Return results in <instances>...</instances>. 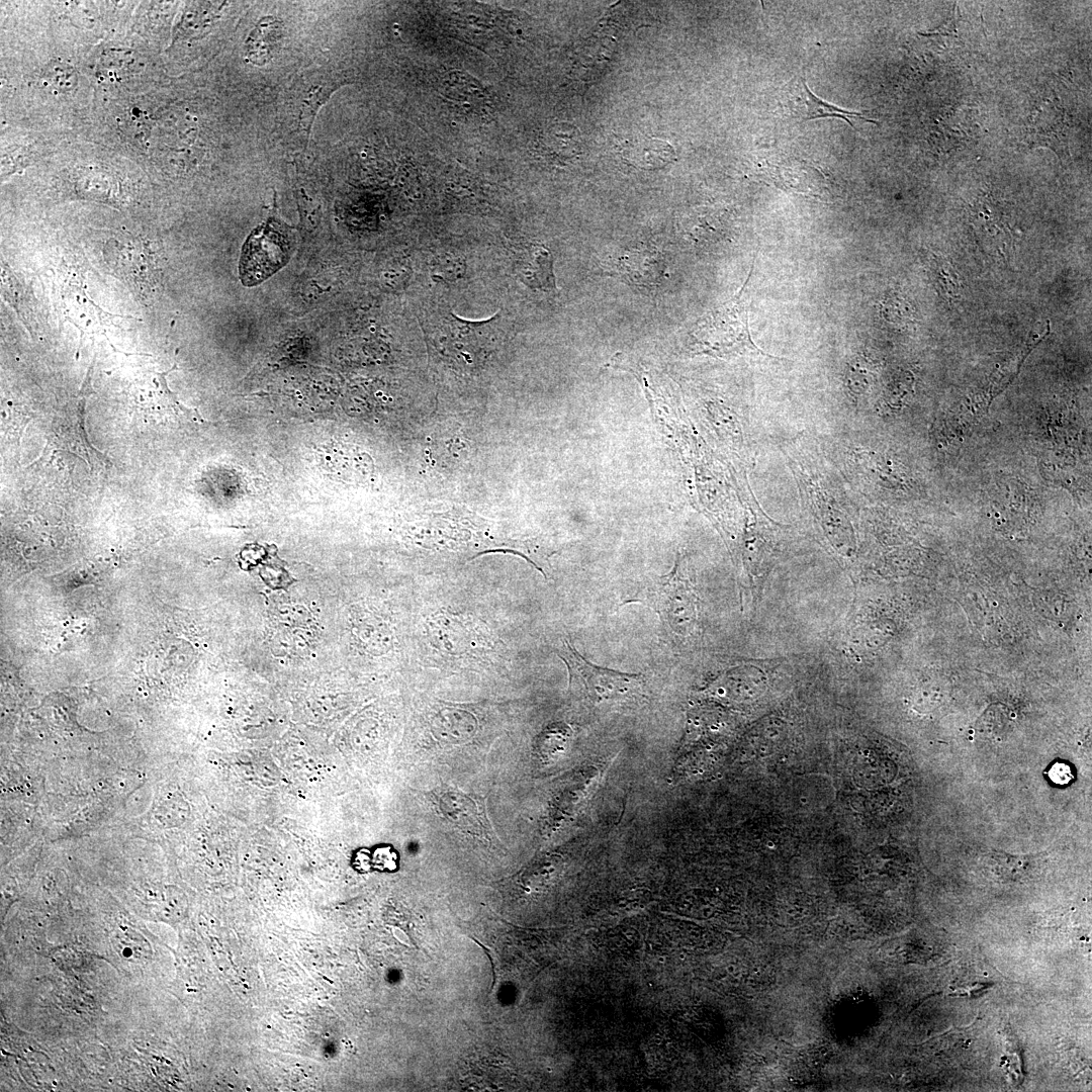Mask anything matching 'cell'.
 I'll return each mask as SVG.
<instances>
[{
    "label": "cell",
    "mask_w": 1092,
    "mask_h": 1092,
    "mask_svg": "<svg viewBox=\"0 0 1092 1092\" xmlns=\"http://www.w3.org/2000/svg\"><path fill=\"white\" fill-rule=\"evenodd\" d=\"M290 241L286 229L274 218L255 229L247 239L240 260V278L254 286L283 267L289 259Z\"/></svg>",
    "instance_id": "5"
},
{
    "label": "cell",
    "mask_w": 1092,
    "mask_h": 1092,
    "mask_svg": "<svg viewBox=\"0 0 1092 1092\" xmlns=\"http://www.w3.org/2000/svg\"><path fill=\"white\" fill-rule=\"evenodd\" d=\"M185 10L179 25V31L181 34H197L201 30L205 29L216 16V6L209 5L210 3L198 2L191 3Z\"/></svg>",
    "instance_id": "15"
},
{
    "label": "cell",
    "mask_w": 1092,
    "mask_h": 1092,
    "mask_svg": "<svg viewBox=\"0 0 1092 1092\" xmlns=\"http://www.w3.org/2000/svg\"><path fill=\"white\" fill-rule=\"evenodd\" d=\"M569 671L570 685L579 684L593 701L623 698L638 691L643 682L640 673L621 672L598 666L564 641L558 652Z\"/></svg>",
    "instance_id": "6"
},
{
    "label": "cell",
    "mask_w": 1092,
    "mask_h": 1092,
    "mask_svg": "<svg viewBox=\"0 0 1092 1092\" xmlns=\"http://www.w3.org/2000/svg\"><path fill=\"white\" fill-rule=\"evenodd\" d=\"M444 95L465 112H480L485 107L486 96L483 89L470 76L453 72L443 81Z\"/></svg>",
    "instance_id": "11"
},
{
    "label": "cell",
    "mask_w": 1092,
    "mask_h": 1092,
    "mask_svg": "<svg viewBox=\"0 0 1092 1092\" xmlns=\"http://www.w3.org/2000/svg\"><path fill=\"white\" fill-rule=\"evenodd\" d=\"M1050 779L1059 785L1068 784L1072 778L1071 767L1063 762H1056L1049 771Z\"/></svg>",
    "instance_id": "18"
},
{
    "label": "cell",
    "mask_w": 1092,
    "mask_h": 1092,
    "mask_svg": "<svg viewBox=\"0 0 1092 1092\" xmlns=\"http://www.w3.org/2000/svg\"><path fill=\"white\" fill-rule=\"evenodd\" d=\"M620 153L625 161L643 170H657L673 162L675 153L666 142L641 138L622 143Z\"/></svg>",
    "instance_id": "10"
},
{
    "label": "cell",
    "mask_w": 1092,
    "mask_h": 1092,
    "mask_svg": "<svg viewBox=\"0 0 1092 1092\" xmlns=\"http://www.w3.org/2000/svg\"><path fill=\"white\" fill-rule=\"evenodd\" d=\"M441 807L445 811L448 817H451L452 821L463 826H471L467 817L478 826L477 816L475 817V809L469 799L461 794L448 792L441 796ZM443 811V812H444ZM467 828V827H466Z\"/></svg>",
    "instance_id": "16"
},
{
    "label": "cell",
    "mask_w": 1092,
    "mask_h": 1092,
    "mask_svg": "<svg viewBox=\"0 0 1092 1092\" xmlns=\"http://www.w3.org/2000/svg\"><path fill=\"white\" fill-rule=\"evenodd\" d=\"M44 78L55 88L68 92L77 86L78 76L74 68L62 61H52L46 68Z\"/></svg>",
    "instance_id": "17"
},
{
    "label": "cell",
    "mask_w": 1092,
    "mask_h": 1092,
    "mask_svg": "<svg viewBox=\"0 0 1092 1092\" xmlns=\"http://www.w3.org/2000/svg\"><path fill=\"white\" fill-rule=\"evenodd\" d=\"M281 34L280 22L273 17H264L260 20L247 40V55L249 62L255 65H264L272 58L273 44Z\"/></svg>",
    "instance_id": "12"
},
{
    "label": "cell",
    "mask_w": 1092,
    "mask_h": 1092,
    "mask_svg": "<svg viewBox=\"0 0 1092 1092\" xmlns=\"http://www.w3.org/2000/svg\"><path fill=\"white\" fill-rule=\"evenodd\" d=\"M752 268L743 286L730 300L710 310L697 322L692 332V339L698 348V353L723 358L745 355L771 357L755 346L749 333L748 313L743 293L747 288Z\"/></svg>",
    "instance_id": "1"
},
{
    "label": "cell",
    "mask_w": 1092,
    "mask_h": 1092,
    "mask_svg": "<svg viewBox=\"0 0 1092 1092\" xmlns=\"http://www.w3.org/2000/svg\"><path fill=\"white\" fill-rule=\"evenodd\" d=\"M629 602L652 609L678 635L690 634L697 620V597L689 581L680 575L678 563L667 575L645 583Z\"/></svg>",
    "instance_id": "4"
},
{
    "label": "cell",
    "mask_w": 1092,
    "mask_h": 1092,
    "mask_svg": "<svg viewBox=\"0 0 1092 1092\" xmlns=\"http://www.w3.org/2000/svg\"><path fill=\"white\" fill-rule=\"evenodd\" d=\"M394 935L404 944L411 945L407 936L403 932H394Z\"/></svg>",
    "instance_id": "19"
},
{
    "label": "cell",
    "mask_w": 1092,
    "mask_h": 1092,
    "mask_svg": "<svg viewBox=\"0 0 1092 1092\" xmlns=\"http://www.w3.org/2000/svg\"><path fill=\"white\" fill-rule=\"evenodd\" d=\"M176 368L174 365L171 369L157 373L156 380L158 381V402L166 410L170 411L174 416L189 423H205V420L200 415L197 408L187 407L177 398L176 394L172 392L167 384V375Z\"/></svg>",
    "instance_id": "14"
},
{
    "label": "cell",
    "mask_w": 1092,
    "mask_h": 1092,
    "mask_svg": "<svg viewBox=\"0 0 1092 1092\" xmlns=\"http://www.w3.org/2000/svg\"><path fill=\"white\" fill-rule=\"evenodd\" d=\"M344 77L331 69L305 71L288 89L283 104L282 125L288 140L306 145L321 107L343 84Z\"/></svg>",
    "instance_id": "2"
},
{
    "label": "cell",
    "mask_w": 1092,
    "mask_h": 1092,
    "mask_svg": "<svg viewBox=\"0 0 1092 1092\" xmlns=\"http://www.w3.org/2000/svg\"><path fill=\"white\" fill-rule=\"evenodd\" d=\"M94 362L88 369L85 380L78 395L72 397L64 405L46 420L47 446L43 452L63 451L74 454L84 460L93 469L95 464L110 465L109 459L97 450L88 440L85 430V404L88 396L93 393L91 388V372Z\"/></svg>",
    "instance_id": "3"
},
{
    "label": "cell",
    "mask_w": 1092,
    "mask_h": 1092,
    "mask_svg": "<svg viewBox=\"0 0 1092 1092\" xmlns=\"http://www.w3.org/2000/svg\"><path fill=\"white\" fill-rule=\"evenodd\" d=\"M617 269L623 278L644 287H653L661 279L665 265L662 255L654 249H635L622 255Z\"/></svg>",
    "instance_id": "9"
},
{
    "label": "cell",
    "mask_w": 1092,
    "mask_h": 1092,
    "mask_svg": "<svg viewBox=\"0 0 1092 1092\" xmlns=\"http://www.w3.org/2000/svg\"><path fill=\"white\" fill-rule=\"evenodd\" d=\"M518 278L528 287L550 292L555 290L553 258L542 245L525 247L515 261Z\"/></svg>",
    "instance_id": "8"
},
{
    "label": "cell",
    "mask_w": 1092,
    "mask_h": 1092,
    "mask_svg": "<svg viewBox=\"0 0 1092 1092\" xmlns=\"http://www.w3.org/2000/svg\"><path fill=\"white\" fill-rule=\"evenodd\" d=\"M800 93H801V97L804 100V104H805L804 112H802V114H801L803 119H815V118H822V117H837V118L844 119L849 125L853 126V124L850 121L849 117L856 116V117L862 118V119H864L867 121H871V122L876 123V121L868 119V118L861 116V114L858 113V112L848 111V110H845L843 108L832 105V104H830L828 102H824L820 98L816 97L809 90V88H808L807 84L805 83V81H803V86H802V89H801Z\"/></svg>",
    "instance_id": "13"
},
{
    "label": "cell",
    "mask_w": 1092,
    "mask_h": 1092,
    "mask_svg": "<svg viewBox=\"0 0 1092 1092\" xmlns=\"http://www.w3.org/2000/svg\"><path fill=\"white\" fill-rule=\"evenodd\" d=\"M535 151L547 163L564 166L580 156L581 133L571 123L565 121L551 123L538 135Z\"/></svg>",
    "instance_id": "7"
}]
</instances>
